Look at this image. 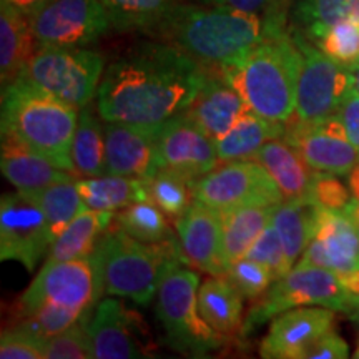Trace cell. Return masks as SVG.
I'll return each mask as SVG.
<instances>
[{
  "instance_id": "6da1fadb",
  "label": "cell",
  "mask_w": 359,
  "mask_h": 359,
  "mask_svg": "<svg viewBox=\"0 0 359 359\" xmlns=\"http://www.w3.org/2000/svg\"><path fill=\"white\" fill-rule=\"evenodd\" d=\"M208 75L173 45H137L103 72L97 110L105 122L158 128L188 109Z\"/></svg>"
},
{
  "instance_id": "7a4b0ae2",
  "label": "cell",
  "mask_w": 359,
  "mask_h": 359,
  "mask_svg": "<svg viewBox=\"0 0 359 359\" xmlns=\"http://www.w3.org/2000/svg\"><path fill=\"white\" fill-rule=\"evenodd\" d=\"M286 22L235 8L173 4L150 30L161 42L173 45L205 69L236 64L264 40L283 32Z\"/></svg>"
},
{
  "instance_id": "3957f363",
  "label": "cell",
  "mask_w": 359,
  "mask_h": 359,
  "mask_svg": "<svg viewBox=\"0 0 359 359\" xmlns=\"http://www.w3.org/2000/svg\"><path fill=\"white\" fill-rule=\"evenodd\" d=\"M219 72L245 98L250 110L280 123L294 116L299 50L291 30L285 29L266 39L236 64Z\"/></svg>"
},
{
  "instance_id": "277c9868",
  "label": "cell",
  "mask_w": 359,
  "mask_h": 359,
  "mask_svg": "<svg viewBox=\"0 0 359 359\" xmlns=\"http://www.w3.org/2000/svg\"><path fill=\"white\" fill-rule=\"evenodd\" d=\"M79 115V109L24 77L2 87V133L13 135L70 173H74L72 145Z\"/></svg>"
},
{
  "instance_id": "5b68a950",
  "label": "cell",
  "mask_w": 359,
  "mask_h": 359,
  "mask_svg": "<svg viewBox=\"0 0 359 359\" xmlns=\"http://www.w3.org/2000/svg\"><path fill=\"white\" fill-rule=\"evenodd\" d=\"M180 257L182 250L173 238L145 243L114 224V230L103 233L90 258L103 293L148 306L156 298L165 269Z\"/></svg>"
},
{
  "instance_id": "8992f818",
  "label": "cell",
  "mask_w": 359,
  "mask_h": 359,
  "mask_svg": "<svg viewBox=\"0 0 359 359\" xmlns=\"http://www.w3.org/2000/svg\"><path fill=\"white\" fill-rule=\"evenodd\" d=\"M198 288V273L182 266L180 258L173 259L156 291V316L167 331L170 346L193 356H205L222 346L223 334L215 331L200 314Z\"/></svg>"
},
{
  "instance_id": "52a82bcc",
  "label": "cell",
  "mask_w": 359,
  "mask_h": 359,
  "mask_svg": "<svg viewBox=\"0 0 359 359\" xmlns=\"http://www.w3.org/2000/svg\"><path fill=\"white\" fill-rule=\"evenodd\" d=\"M302 306H325L334 311H356L341 278L326 268L296 263L290 273L263 293L250 308L241 334H248L278 314Z\"/></svg>"
},
{
  "instance_id": "ba28073f",
  "label": "cell",
  "mask_w": 359,
  "mask_h": 359,
  "mask_svg": "<svg viewBox=\"0 0 359 359\" xmlns=\"http://www.w3.org/2000/svg\"><path fill=\"white\" fill-rule=\"evenodd\" d=\"M105 58L83 47H39L20 77L75 109L97 97Z\"/></svg>"
},
{
  "instance_id": "9c48e42d",
  "label": "cell",
  "mask_w": 359,
  "mask_h": 359,
  "mask_svg": "<svg viewBox=\"0 0 359 359\" xmlns=\"http://www.w3.org/2000/svg\"><path fill=\"white\" fill-rule=\"evenodd\" d=\"M291 34L299 50L294 115L304 122L338 115L344 98L354 87L353 70L336 64L302 34L294 30Z\"/></svg>"
},
{
  "instance_id": "30bf717a",
  "label": "cell",
  "mask_w": 359,
  "mask_h": 359,
  "mask_svg": "<svg viewBox=\"0 0 359 359\" xmlns=\"http://www.w3.org/2000/svg\"><path fill=\"white\" fill-rule=\"evenodd\" d=\"M103 293L92 258L43 263L42 269L17 302V318L34 313L45 303L77 309L83 313Z\"/></svg>"
},
{
  "instance_id": "8fae6325",
  "label": "cell",
  "mask_w": 359,
  "mask_h": 359,
  "mask_svg": "<svg viewBox=\"0 0 359 359\" xmlns=\"http://www.w3.org/2000/svg\"><path fill=\"white\" fill-rule=\"evenodd\" d=\"M195 200L223 213L251 203H281L283 195L268 170L257 160H233L195 182Z\"/></svg>"
},
{
  "instance_id": "7c38bea8",
  "label": "cell",
  "mask_w": 359,
  "mask_h": 359,
  "mask_svg": "<svg viewBox=\"0 0 359 359\" xmlns=\"http://www.w3.org/2000/svg\"><path fill=\"white\" fill-rule=\"evenodd\" d=\"M29 19L39 47H87L111 29L100 0H47Z\"/></svg>"
},
{
  "instance_id": "4fadbf2b",
  "label": "cell",
  "mask_w": 359,
  "mask_h": 359,
  "mask_svg": "<svg viewBox=\"0 0 359 359\" xmlns=\"http://www.w3.org/2000/svg\"><path fill=\"white\" fill-rule=\"evenodd\" d=\"M53 238L37 201L17 191L0 201V258L13 259L34 271L50 250Z\"/></svg>"
},
{
  "instance_id": "5bb4252c",
  "label": "cell",
  "mask_w": 359,
  "mask_h": 359,
  "mask_svg": "<svg viewBox=\"0 0 359 359\" xmlns=\"http://www.w3.org/2000/svg\"><path fill=\"white\" fill-rule=\"evenodd\" d=\"M285 140L302 154L316 172L348 175L359 163V150L349 142L339 115L316 122H304L293 116L285 123Z\"/></svg>"
},
{
  "instance_id": "9a60e30c",
  "label": "cell",
  "mask_w": 359,
  "mask_h": 359,
  "mask_svg": "<svg viewBox=\"0 0 359 359\" xmlns=\"http://www.w3.org/2000/svg\"><path fill=\"white\" fill-rule=\"evenodd\" d=\"M160 168L177 170L185 177L198 180L218 165L217 145L198 125L180 114L156 132Z\"/></svg>"
},
{
  "instance_id": "2e32d148",
  "label": "cell",
  "mask_w": 359,
  "mask_h": 359,
  "mask_svg": "<svg viewBox=\"0 0 359 359\" xmlns=\"http://www.w3.org/2000/svg\"><path fill=\"white\" fill-rule=\"evenodd\" d=\"M336 311L325 306H302L273 318L259 344L264 359H304L308 349L334 327Z\"/></svg>"
},
{
  "instance_id": "e0dca14e",
  "label": "cell",
  "mask_w": 359,
  "mask_h": 359,
  "mask_svg": "<svg viewBox=\"0 0 359 359\" xmlns=\"http://www.w3.org/2000/svg\"><path fill=\"white\" fill-rule=\"evenodd\" d=\"M298 263L326 268L338 276L359 269V233L346 213L318 208L311 241Z\"/></svg>"
},
{
  "instance_id": "ac0fdd59",
  "label": "cell",
  "mask_w": 359,
  "mask_h": 359,
  "mask_svg": "<svg viewBox=\"0 0 359 359\" xmlns=\"http://www.w3.org/2000/svg\"><path fill=\"white\" fill-rule=\"evenodd\" d=\"M182 258L196 269L222 276L226 271L223 253V217L212 206L195 200L177 218Z\"/></svg>"
},
{
  "instance_id": "d6986e66",
  "label": "cell",
  "mask_w": 359,
  "mask_h": 359,
  "mask_svg": "<svg viewBox=\"0 0 359 359\" xmlns=\"http://www.w3.org/2000/svg\"><path fill=\"white\" fill-rule=\"evenodd\" d=\"M160 128V127H158ZM158 128L107 122L105 172L148 182L160 170L156 151Z\"/></svg>"
},
{
  "instance_id": "ffe728a7",
  "label": "cell",
  "mask_w": 359,
  "mask_h": 359,
  "mask_svg": "<svg viewBox=\"0 0 359 359\" xmlns=\"http://www.w3.org/2000/svg\"><path fill=\"white\" fill-rule=\"evenodd\" d=\"M92 339L97 359L145 358V349L138 344L137 318L114 296L97 303L88 316H82Z\"/></svg>"
},
{
  "instance_id": "44dd1931",
  "label": "cell",
  "mask_w": 359,
  "mask_h": 359,
  "mask_svg": "<svg viewBox=\"0 0 359 359\" xmlns=\"http://www.w3.org/2000/svg\"><path fill=\"white\" fill-rule=\"evenodd\" d=\"M0 168L4 177L24 195H32L53 183L77 178L11 133H2Z\"/></svg>"
},
{
  "instance_id": "7402d4cb",
  "label": "cell",
  "mask_w": 359,
  "mask_h": 359,
  "mask_svg": "<svg viewBox=\"0 0 359 359\" xmlns=\"http://www.w3.org/2000/svg\"><path fill=\"white\" fill-rule=\"evenodd\" d=\"M246 110H250L248 103L226 80L208 75L203 87L183 114L217 142Z\"/></svg>"
},
{
  "instance_id": "603a6c76",
  "label": "cell",
  "mask_w": 359,
  "mask_h": 359,
  "mask_svg": "<svg viewBox=\"0 0 359 359\" xmlns=\"http://www.w3.org/2000/svg\"><path fill=\"white\" fill-rule=\"evenodd\" d=\"M39 50L37 39L27 13L0 0V79L2 87L24 74Z\"/></svg>"
},
{
  "instance_id": "cb8c5ba5",
  "label": "cell",
  "mask_w": 359,
  "mask_h": 359,
  "mask_svg": "<svg viewBox=\"0 0 359 359\" xmlns=\"http://www.w3.org/2000/svg\"><path fill=\"white\" fill-rule=\"evenodd\" d=\"M253 160L259 161L276 182L285 200H309L313 170L293 145L286 140H269L259 148Z\"/></svg>"
},
{
  "instance_id": "d4e9b609",
  "label": "cell",
  "mask_w": 359,
  "mask_h": 359,
  "mask_svg": "<svg viewBox=\"0 0 359 359\" xmlns=\"http://www.w3.org/2000/svg\"><path fill=\"white\" fill-rule=\"evenodd\" d=\"M114 212H97V210L85 208L55 238L45 262L55 263L90 258L103 233L114 223Z\"/></svg>"
},
{
  "instance_id": "484cf974",
  "label": "cell",
  "mask_w": 359,
  "mask_h": 359,
  "mask_svg": "<svg viewBox=\"0 0 359 359\" xmlns=\"http://www.w3.org/2000/svg\"><path fill=\"white\" fill-rule=\"evenodd\" d=\"M198 309L203 320L228 336L243 330V296L226 276L206 278L198 288Z\"/></svg>"
},
{
  "instance_id": "4316f807",
  "label": "cell",
  "mask_w": 359,
  "mask_h": 359,
  "mask_svg": "<svg viewBox=\"0 0 359 359\" xmlns=\"http://www.w3.org/2000/svg\"><path fill=\"white\" fill-rule=\"evenodd\" d=\"M285 135V123L264 118L257 111L246 110L236 123L215 142L219 161L253 158L264 143Z\"/></svg>"
},
{
  "instance_id": "83f0119b",
  "label": "cell",
  "mask_w": 359,
  "mask_h": 359,
  "mask_svg": "<svg viewBox=\"0 0 359 359\" xmlns=\"http://www.w3.org/2000/svg\"><path fill=\"white\" fill-rule=\"evenodd\" d=\"M276 205L251 203L223 212V253L226 268L245 258L255 240L273 222Z\"/></svg>"
},
{
  "instance_id": "f1b7e54d",
  "label": "cell",
  "mask_w": 359,
  "mask_h": 359,
  "mask_svg": "<svg viewBox=\"0 0 359 359\" xmlns=\"http://www.w3.org/2000/svg\"><path fill=\"white\" fill-rule=\"evenodd\" d=\"M77 187L85 206L97 212H120L137 201L150 200L147 182L122 175L103 173L80 178Z\"/></svg>"
},
{
  "instance_id": "f546056e",
  "label": "cell",
  "mask_w": 359,
  "mask_h": 359,
  "mask_svg": "<svg viewBox=\"0 0 359 359\" xmlns=\"http://www.w3.org/2000/svg\"><path fill=\"white\" fill-rule=\"evenodd\" d=\"M318 208L320 206L311 200H283L275 206L273 224L280 233L283 246L293 266L311 241Z\"/></svg>"
},
{
  "instance_id": "4dcf8cb0",
  "label": "cell",
  "mask_w": 359,
  "mask_h": 359,
  "mask_svg": "<svg viewBox=\"0 0 359 359\" xmlns=\"http://www.w3.org/2000/svg\"><path fill=\"white\" fill-rule=\"evenodd\" d=\"M102 118V116H100ZM95 115L92 102L80 109L72 145V163L77 178L98 177L105 172V127Z\"/></svg>"
},
{
  "instance_id": "1f68e13d",
  "label": "cell",
  "mask_w": 359,
  "mask_h": 359,
  "mask_svg": "<svg viewBox=\"0 0 359 359\" xmlns=\"http://www.w3.org/2000/svg\"><path fill=\"white\" fill-rule=\"evenodd\" d=\"M341 20L359 24V0H294L291 8V30L309 42Z\"/></svg>"
},
{
  "instance_id": "d6a6232c",
  "label": "cell",
  "mask_w": 359,
  "mask_h": 359,
  "mask_svg": "<svg viewBox=\"0 0 359 359\" xmlns=\"http://www.w3.org/2000/svg\"><path fill=\"white\" fill-rule=\"evenodd\" d=\"M25 196L37 201L40 208H42L45 218L48 222V228H50L53 241L74 222L77 215H80L87 208L82 200V195L79 191L77 180L53 183V185L43 188V190Z\"/></svg>"
},
{
  "instance_id": "836d02e7",
  "label": "cell",
  "mask_w": 359,
  "mask_h": 359,
  "mask_svg": "<svg viewBox=\"0 0 359 359\" xmlns=\"http://www.w3.org/2000/svg\"><path fill=\"white\" fill-rule=\"evenodd\" d=\"M111 29L150 32L167 15L173 0H100Z\"/></svg>"
},
{
  "instance_id": "e575fe53",
  "label": "cell",
  "mask_w": 359,
  "mask_h": 359,
  "mask_svg": "<svg viewBox=\"0 0 359 359\" xmlns=\"http://www.w3.org/2000/svg\"><path fill=\"white\" fill-rule=\"evenodd\" d=\"M114 224L145 243H161L172 238L165 213L151 200L125 206L115 215Z\"/></svg>"
},
{
  "instance_id": "d590c367",
  "label": "cell",
  "mask_w": 359,
  "mask_h": 359,
  "mask_svg": "<svg viewBox=\"0 0 359 359\" xmlns=\"http://www.w3.org/2000/svg\"><path fill=\"white\" fill-rule=\"evenodd\" d=\"M147 187L150 200L172 218L182 217L195 198V180L172 168H160L148 180Z\"/></svg>"
},
{
  "instance_id": "8d00e7d4",
  "label": "cell",
  "mask_w": 359,
  "mask_h": 359,
  "mask_svg": "<svg viewBox=\"0 0 359 359\" xmlns=\"http://www.w3.org/2000/svg\"><path fill=\"white\" fill-rule=\"evenodd\" d=\"M311 43L334 60L336 64L354 69L359 64V24L353 20L336 22L314 39Z\"/></svg>"
},
{
  "instance_id": "74e56055",
  "label": "cell",
  "mask_w": 359,
  "mask_h": 359,
  "mask_svg": "<svg viewBox=\"0 0 359 359\" xmlns=\"http://www.w3.org/2000/svg\"><path fill=\"white\" fill-rule=\"evenodd\" d=\"M82 316L83 313L77 309L60 306L55 303H45L34 313L19 318L15 327H20L40 339H48L75 325Z\"/></svg>"
},
{
  "instance_id": "f35d334b",
  "label": "cell",
  "mask_w": 359,
  "mask_h": 359,
  "mask_svg": "<svg viewBox=\"0 0 359 359\" xmlns=\"http://www.w3.org/2000/svg\"><path fill=\"white\" fill-rule=\"evenodd\" d=\"M45 359H92L93 354L92 339L82 318L67 327L65 331L52 338L45 339L43 344Z\"/></svg>"
},
{
  "instance_id": "ab89813d",
  "label": "cell",
  "mask_w": 359,
  "mask_h": 359,
  "mask_svg": "<svg viewBox=\"0 0 359 359\" xmlns=\"http://www.w3.org/2000/svg\"><path fill=\"white\" fill-rule=\"evenodd\" d=\"M223 276L228 278V281L240 291L243 298L253 302L266 293L271 283L275 281V276L266 266L250 258H241L231 263Z\"/></svg>"
},
{
  "instance_id": "60d3db41",
  "label": "cell",
  "mask_w": 359,
  "mask_h": 359,
  "mask_svg": "<svg viewBox=\"0 0 359 359\" xmlns=\"http://www.w3.org/2000/svg\"><path fill=\"white\" fill-rule=\"evenodd\" d=\"M245 258H250L266 266L271 271V275L275 276V281L285 276L286 273H290L291 268H293L285 251V246H283L280 233L276 231L273 222L255 240V243L251 245Z\"/></svg>"
},
{
  "instance_id": "b9f144b4",
  "label": "cell",
  "mask_w": 359,
  "mask_h": 359,
  "mask_svg": "<svg viewBox=\"0 0 359 359\" xmlns=\"http://www.w3.org/2000/svg\"><path fill=\"white\" fill-rule=\"evenodd\" d=\"M336 177L338 175L325 172L314 173L309 200L318 206H321V208L343 212L349 201L353 200V195L349 188L344 183H341V180Z\"/></svg>"
},
{
  "instance_id": "7bdbcfd3",
  "label": "cell",
  "mask_w": 359,
  "mask_h": 359,
  "mask_svg": "<svg viewBox=\"0 0 359 359\" xmlns=\"http://www.w3.org/2000/svg\"><path fill=\"white\" fill-rule=\"evenodd\" d=\"M45 339L27 333L20 327L4 331L0 339V358L2 359H45Z\"/></svg>"
},
{
  "instance_id": "ee69618b",
  "label": "cell",
  "mask_w": 359,
  "mask_h": 359,
  "mask_svg": "<svg viewBox=\"0 0 359 359\" xmlns=\"http://www.w3.org/2000/svg\"><path fill=\"white\" fill-rule=\"evenodd\" d=\"M196 4L213 7H226L235 11L258 13L269 19L286 22V0H195Z\"/></svg>"
},
{
  "instance_id": "f6af8a7d",
  "label": "cell",
  "mask_w": 359,
  "mask_h": 359,
  "mask_svg": "<svg viewBox=\"0 0 359 359\" xmlns=\"http://www.w3.org/2000/svg\"><path fill=\"white\" fill-rule=\"evenodd\" d=\"M349 358V346L334 327L321 336L311 348L308 349L304 359H346Z\"/></svg>"
},
{
  "instance_id": "bcb514c9",
  "label": "cell",
  "mask_w": 359,
  "mask_h": 359,
  "mask_svg": "<svg viewBox=\"0 0 359 359\" xmlns=\"http://www.w3.org/2000/svg\"><path fill=\"white\" fill-rule=\"evenodd\" d=\"M338 115L346 130L349 142L359 150V92L354 87L344 98Z\"/></svg>"
},
{
  "instance_id": "7dc6e473",
  "label": "cell",
  "mask_w": 359,
  "mask_h": 359,
  "mask_svg": "<svg viewBox=\"0 0 359 359\" xmlns=\"http://www.w3.org/2000/svg\"><path fill=\"white\" fill-rule=\"evenodd\" d=\"M7 2L12 4L13 7L19 8V11L27 13V15H32V13L35 11H39L47 0H7Z\"/></svg>"
},
{
  "instance_id": "c3c4849f",
  "label": "cell",
  "mask_w": 359,
  "mask_h": 359,
  "mask_svg": "<svg viewBox=\"0 0 359 359\" xmlns=\"http://www.w3.org/2000/svg\"><path fill=\"white\" fill-rule=\"evenodd\" d=\"M348 188L353 198L359 200V163L348 173Z\"/></svg>"
},
{
  "instance_id": "681fc988",
  "label": "cell",
  "mask_w": 359,
  "mask_h": 359,
  "mask_svg": "<svg viewBox=\"0 0 359 359\" xmlns=\"http://www.w3.org/2000/svg\"><path fill=\"white\" fill-rule=\"evenodd\" d=\"M343 213H346V217L354 223V226H356V230L359 233V200L353 198L349 201L346 208L343 210Z\"/></svg>"
},
{
  "instance_id": "f907efd6",
  "label": "cell",
  "mask_w": 359,
  "mask_h": 359,
  "mask_svg": "<svg viewBox=\"0 0 359 359\" xmlns=\"http://www.w3.org/2000/svg\"><path fill=\"white\" fill-rule=\"evenodd\" d=\"M353 77H354V88L359 92V64L353 69Z\"/></svg>"
},
{
  "instance_id": "816d5d0a",
  "label": "cell",
  "mask_w": 359,
  "mask_h": 359,
  "mask_svg": "<svg viewBox=\"0 0 359 359\" xmlns=\"http://www.w3.org/2000/svg\"><path fill=\"white\" fill-rule=\"evenodd\" d=\"M353 356H354V358H356V359H359V346L356 348V351H354V354H353Z\"/></svg>"
},
{
  "instance_id": "f5cc1de1",
  "label": "cell",
  "mask_w": 359,
  "mask_h": 359,
  "mask_svg": "<svg viewBox=\"0 0 359 359\" xmlns=\"http://www.w3.org/2000/svg\"><path fill=\"white\" fill-rule=\"evenodd\" d=\"M358 314H359V311H358Z\"/></svg>"
}]
</instances>
